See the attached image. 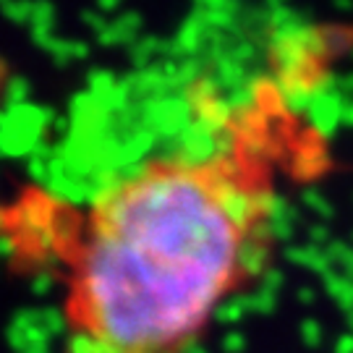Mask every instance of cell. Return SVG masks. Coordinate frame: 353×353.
<instances>
[{"label": "cell", "instance_id": "1", "mask_svg": "<svg viewBox=\"0 0 353 353\" xmlns=\"http://www.w3.org/2000/svg\"><path fill=\"white\" fill-rule=\"evenodd\" d=\"M270 214V165L243 144L108 189L68 252L76 353H183L265 262Z\"/></svg>", "mask_w": 353, "mask_h": 353}]
</instances>
